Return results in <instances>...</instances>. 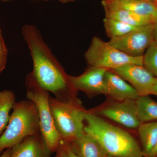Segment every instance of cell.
<instances>
[{
	"label": "cell",
	"mask_w": 157,
	"mask_h": 157,
	"mask_svg": "<svg viewBox=\"0 0 157 157\" xmlns=\"http://www.w3.org/2000/svg\"><path fill=\"white\" fill-rule=\"evenodd\" d=\"M107 69L88 67L84 73L78 76H70L77 91H81L89 95L104 94V77Z\"/></svg>",
	"instance_id": "obj_10"
},
{
	"label": "cell",
	"mask_w": 157,
	"mask_h": 157,
	"mask_svg": "<svg viewBox=\"0 0 157 157\" xmlns=\"http://www.w3.org/2000/svg\"><path fill=\"white\" fill-rule=\"evenodd\" d=\"M51 153L39 134L28 136L12 147L10 157H51Z\"/></svg>",
	"instance_id": "obj_12"
},
{
	"label": "cell",
	"mask_w": 157,
	"mask_h": 157,
	"mask_svg": "<svg viewBox=\"0 0 157 157\" xmlns=\"http://www.w3.org/2000/svg\"><path fill=\"white\" fill-rule=\"evenodd\" d=\"M143 66L157 77V43L152 42L143 56Z\"/></svg>",
	"instance_id": "obj_20"
},
{
	"label": "cell",
	"mask_w": 157,
	"mask_h": 157,
	"mask_svg": "<svg viewBox=\"0 0 157 157\" xmlns=\"http://www.w3.org/2000/svg\"><path fill=\"white\" fill-rule=\"evenodd\" d=\"M147 157H157V141Z\"/></svg>",
	"instance_id": "obj_24"
},
{
	"label": "cell",
	"mask_w": 157,
	"mask_h": 157,
	"mask_svg": "<svg viewBox=\"0 0 157 157\" xmlns=\"http://www.w3.org/2000/svg\"><path fill=\"white\" fill-rule=\"evenodd\" d=\"M112 70L128 81L139 96L151 95L156 77L143 65L128 64Z\"/></svg>",
	"instance_id": "obj_9"
},
{
	"label": "cell",
	"mask_w": 157,
	"mask_h": 157,
	"mask_svg": "<svg viewBox=\"0 0 157 157\" xmlns=\"http://www.w3.org/2000/svg\"><path fill=\"white\" fill-rule=\"evenodd\" d=\"M55 125L61 140L70 143L84 132L86 111L78 102H67L56 98H49Z\"/></svg>",
	"instance_id": "obj_5"
},
{
	"label": "cell",
	"mask_w": 157,
	"mask_h": 157,
	"mask_svg": "<svg viewBox=\"0 0 157 157\" xmlns=\"http://www.w3.org/2000/svg\"><path fill=\"white\" fill-rule=\"evenodd\" d=\"M104 94L117 101L136 100L139 95L136 90L112 70L106 71L104 77Z\"/></svg>",
	"instance_id": "obj_11"
},
{
	"label": "cell",
	"mask_w": 157,
	"mask_h": 157,
	"mask_svg": "<svg viewBox=\"0 0 157 157\" xmlns=\"http://www.w3.org/2000/svg\"><path fill=\"white\" fill-rule=\"evenodd\" d=\"M105 17L121 21L136 27L154 23L152 20L144 17L128 10L112 6H104Z\"/></svg>",
	"instance_id": "obj_15"
},
{
	"label": "cell",
	"mask_w": 157,
	"mask_h": 157,
	"mask_svg": "<svg viewBox=\"0 0 157 157\" xmlns=\"http://www.w3.org/2000/svg\"><path fill=\"white\" fill-rule=\"evenodd\" d=\"M154 23L140 27L122 36L110 39L109 42L130 56H143L153 41Z\"/></svg>",
	"instance_id": "obj_7"
},
{
	"label": "cell",
	"mask_w": 157,
	"mask_h": 157,
	"mask_svg": "<svg viewBox=\"0 0 157 157\" xmlns=\"http://www.w3.org/2000/svg\"><path fill=\"white\" fill-rule=\"evenodd\" d=\"M15 102V95L12 91H0V136L8 126L10 117L9 113Z\"/></svg>",
	"instance_id": "obj_18"
},
{
	"label": "cell",
	"mask_w": 157,
	"mask_h": 157,
	"mask_svg": "<svg viewBox=\"0 0 157 157\" xmlns=\"http://www.w3.org/2000/svg\"><path fill=\"white\" fill-rule=\"evenodd\" d=\"M137 128L144 152L147 157L157 141V122L142 123Z\"/></svg>",
	"instance_id": "obj_17"
},
{
	"label": "cell",
	"mask_w": 157,
	"mask_h": 157,
	"mask_svg": "<svg viewBox=\"0 0 157 157\" xmlns=\"http://www.w3.org/2000/svg\"><path fill=\"white\" fill-rule=\"evenodd\" d=\"M84 57L88 67L107 70H114L128 64L143 65V56H130L97 36L92 39Z\"/></svg>",
	"instance_id": "obj_6"
},
{
	"label": "cell",
	"mask_w": 157,
	"mask_h": 157,
	"mask_svg": "<svg viewBox=\"0 0 157 157\" xmlns=\"http://www.w3.org/2000/svg\"><path fill=\"white\" fill-rule=\"evenodd\" d=\"M54 157H59L57 155H56Z\"/></svg>",
	"instance_id": "obj_29"
},
{
	"label": "cell",
	"mask_w": 157,
	"mask_h": 157,
	"mask_svg": "<svg viewBox=\"0 0 157 157\" xmlns=\"http://www.w3.org/2000/svg\"><path fill=\"white\" fill-rule=\"evenodd\" d=\"M69 144L77 157H110L94 138L85 133Z\"/></svg>",
	"instance_id": "obj_14"
},
{
	"label": "cell",
	"mask_w": 157,
	"mask_h": 157,
	"mask_svg": "<svg viewBox=\"0 0 157 157\" xmlns=\"http://www.w3.org/2000/svg\"><path fill=\"white\" fill-rule=\"evenodd\" d=\"M22 33L33 59L32 73L38 84L59 101L78 102L76 99L77 91L70 76L51 52L38 29L27 25L23 28Z\"/></svg>",
	"instance_id": "obj_1"
},
{
	"label": "cell",
	"mask_w": 157,
	"mask_h": 157,
	"mask_svg": "<svg viewBox=\"0 0 157 157\" xmlns=\"http://www.w3.org/2000/svg\"></svg>",
	"instance_id": "obj_31"
},
{
	"label": "cell",
	"mask_w": 157,
	"mask_h": 157,
	"mask_svg": "<svg viewBox=\"0 0 157 157\" xmlns=\"http://www.w3.org/2000/svg\"><path fill=\"white\" fill-rule=\"evenodd\" d=\"M145 1H151V2H157V0H145Z\"/></svg>",
	"instance_id": "obj_28"
},
{
	"label": "cell",
	"mask_w": 157,
	"mask_h": 157,
	"mask_svg": "<svg viewBox=\"0 0 157 157\" xmlns=\"http://www.w3.org/2000/svg\"><path fill=\"white\" fill-rule=\"evenodd\" d=\"M151 94L157 96V77H156L151 90Z\"/></svg>",
	"instance_id": "obj_23"
},
{
	"label": "cell",
	"mask_w": 157,
	"mask_h": 157,
	"mask_svg": "<svg viewBox=\"0 0 157 157\" xmlns=\"http://www.w3.org/2000/svg\"><path fill=\"white\" fill-rule=\"evenodd\" d=\"M12 109L8 126L0 136V154L28 136L41 134L39 112L32 101L16 102Z\"/></svg>",
	"instance_id": "obj_3"
},
{
	"label": "cell",
	"mask_w": 157,
	"mask_h": 157,
	"mask_svg": "<svg viewBox=\"0 0 157 157\" xmlns=\"http://www.w3.org/2000/svg\"><path fill=\"white\" fill-rule=\"evenodd\" d=\"M11 152V148L6 149L5 151L3 152L2 154L0 157H10Z\"/></svg>",
	"instance_id": "obj_26"
},
{
	"label": "cell",
	"mask_w": 157,
	"mask_h": 157,
	"mask_svg": "<svg viewBox=\"0 0 157 157\" xmlns=\"http://www.w3.org/2000/svg\"><path fill=\"white\" fill-rule=\"evenodd\" d=\"M84 132L94 138L110 157H147L131 134L93 112H86Z\"/></svg>",
	"instance_id": "obj_2"
},
{
	"label": "cell",
	"mask_w": 157,
	"mask_h": 157,
	"mask_svg": "<svg viewBox=\"0 0 157 157\" xmlns=\"http://www.w3.org/2000/svg\"><path fill=\"white\" fill-rule=\"evenodd\" d=\"M3 1H9V0H3Z\"/></svg>",
	"instance_id": "obj_30"
},
{
	"label": "cell",
	"mask_w": 157,
	"mask_h": 157,
	"mask_svg": "<svg viewBox=\"0 0 157 157\" xmlns=\"http://www.w3.org/2000/svg\"><path fill=\"white\" fill-rule=\"evenodd\" d=\"M56 153L59 157H77L71 148L70 144L62 140H61Z\"/></svg>",
	"instance_id": "obj_21"
},
{
	"label": "cell",
	"mask_w": 157,
	"mask_h": 157,
	"mask_svg": "<svg viewBox=\"0 0 157 157\" xmlns=\"http://www.w3.org/2000/svg\"><path fill=\"white\" fill-rule=\"evenodd\" d=\"M103 21L106 34L110 39L122 36L138 28L109 17H105Z\"/></svg>",
	"instance_id": "obj_19"
},
{
	"label": "cell",
	"mask_w": 157,
	"mask_h": 157,
	"mask_svg": "<svg viewBox=\"0 0 157 157\" xmlns=\"http://www.w3.org/2000/svg\"><path fill=\"white\" fill-rule=\"evenodd\" d=\"M8 50L0 29V74L6 68Z\"/></svg>",
	"instance_id": "obj_22"
},
{
	"label": "cell",
	"mask_w": 157,
	"mask_h": 157,
	"mask_svg": "<svg viewBox=\"0 0 157 157\" xmlns=\"http://www.w3.org/2000/svg\"><path fill=\"white\" fill-rule=\"evenodd\" d=\"M157 43V18L154 23V28L153 41Z\"/></svg>",
	"instance_id": "obj_25"
},
{
	"label": "cell",
	"mask_w": 157,
	"mask_h": 157,
	"mask_svg": "<svg viewBox=\"0 0 157 157\" xmlns=\"http://www.w3.org/2000/svg\"><path fill=\"white\" fill-rule=\"evenodd\" d=\"M104 6H112L128 10L155 21L157 18V2L145 0H103Z\"/></svg>",
	"instance_id": "obj_13"
},
{
	"label": "cell",
	"mask_w": 157,
	"mask_h": 157,
	"mask_svg": "<svg viewBox=\"0 0 157 157\" xmlns=\"http://www.w3.org/2000/svg\"><path fill=\"white\" fill-rule=\"evenodd\" d=\"M137 116L141 123L157 120V101L147 96H139L135 100Z\"/></svg>",
	"instance_id": "obj_16"
},
{
	"label": "cell",
	"mask_w": 157,
	"mask_h": 157,
	"mask_svg": "<svg viewBox=\"0 0 157 157\" xmlns=\"http://www.w3.org/2000/svg\"><path fill=\"white\" fill-rule=\"evenodd\" d=\"M59 1L63 3H67L69 2H73V1H75V0H59Z\"/></svg>",
	"instance_id": "obj_27"
},
{
	"label": "cell",
	"mask_w": 157,
	"mask_h": 157,
	"mask_svg": "<svg viewBox=\"0 0 157 157\" xmlns=\"http://www.w3.org/2000/svg\"><path fill=\"white\" fill-rule=\"evenodd\" d=\"M27 99L36 106L39 112L40 133L52 153L56 152L61 139L55 125L49 104V92L42 88L32 72L25 79Z\"/></svg>",
	"instance_id": "obj_4"
},
{
	"label": "cell",
	"mask_w": 157,
	"mask_h": 157,
	"mask_svg": "<svg viewBox=\"0 0 157 157\" xmlns=\"http://www.w3.org/2000/svg\"><path fill=\"white\" fill-rule=\"evenodd\" d=\"M93 113L129 128H136L141 124L137 116L135 100L114 102Z\"/></svg>",
	"instance_id": "obj_8"
}]
</instances>
